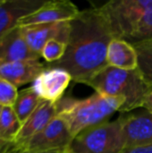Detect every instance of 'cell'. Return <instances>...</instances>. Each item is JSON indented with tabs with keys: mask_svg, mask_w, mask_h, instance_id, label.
Masks as SVG:
<instances>
[{
	"mask_svg": "<svg viewBox=\"0 0 152 153\" xmlns=\"http://www.w3.org/2000/svg\"><path fill=\"white\" fill-rule=\"evenodd\" d=\"M95 92L125 100L121 112H130L142 108L143 100L152 88L142 77L139 69L122 70L108 65L88 83Z\"/></svg>",
	"mask_w": 152,
	"mask_h": 153,
	"instance_id": "obj_3",
	"label": "cell"
},
{
	"mask_svg": "<svg viewBox=\"0 0 152 153\" xmlns=\"http://www.w3.org/2000/svg\"><path fill=\"white\" fill-rule=\"evenodd\" d=\"M44 3L41 0H0V37Z\"/></svg>",
	"mask_w": 152,
	"mask_h": 153,
	"instance_id": "obj_14",
	"label": "cell"
},
{
	"mask_svg": "<svg viewBox=\"0 0 152 153\" xmlns=\"http://www.w3.org/2000/svg\"><path fill=\"white\" fill-rule=\"evenodd\" d=\"M18 95L17 88L10 82L0 79V105L13 107Z\"/></svg>",
	"mask_w": 152,
	"mask_h": 153,
	"instance_id": "obj_21",
	"label": "cell"
},
{
	"mask_svg": "<svg viewBox=\"0 0 152 153\" xmlns=\"http://www.w3.org/2000/svg\"><path fill=\"white\" fill-rule=\"evenodd\" d=\"M41 101L42 100L33 91L31 87L18 91L17 98L12 108L22 125L34 112Z\"/></svg>",
	"mask_w": 152,
	"mask_h": 153,
	"instance_id": "obj_16",
	"label": "cell"
},
{
	"mask_svg": "<svg viewBox=\"0 0 152 153\" xmlns=\"http://www.w3.org/2000/svg\"><path fill=\"white\" fill-rule=\"evenodd\" d=\"M115 39L99 7L81 11L70 22V34L64 56L50 66L66 70L73 81L86 84L107 67V52Z\"/></svg>",
	"mask_w": 152,
	"mask_h": 153,
	"instance_id": "obj_1",
	"label": "cell"
},
{
	"mask_svg": "<svg viewBox=\"0 0 152 153\" xmlns=\"http://www.w3.org/2000/svg\"><path fill=\"white\" fill-rule=\"evenodd\" d=\"M152 39V5L142 17L136 29L132 34L129 43L132 45Z\"/></svg>",
	"mask_w": 152,
	"mask_h": 153,
	"instance_id": "obj_19",
	"label": "cell"
},
{
	"mask_svg": "<svg viewBox=\"0 0 152 153\" xmlns=\"http://www.w3.org/2000/svg\"><path fill=\"white\" fill-rule=\"evenodd\" d=\"M125 149L152 143V113L145 111L127 117L121 116Z\"/></svg>",
	"mask_w": 152,
	"mask_h": 153,
	"instance_id": "obj_11",
	"label": "cell"
},
{
	"mask_svg": "<svg viewBox=\"0 0 152 153\" xmlns=\"http://www.w3.org/2000/svg\"><path fill=\"white\" fill-rule=\"evenodd\" d=\"M142 108H144L146 111L152 113V89L145 97Z\"/></svg>",
	"mask_w": 152,
	"mask_h": 153,
	"instance_id": "obj_24",
	"label": "cell"
},
{
	"mask_svg": "<svg viewBox=\"0 0 152 153\" xmlns=\"http://www.w3.org/2000/svg\"><path fill=\"white\" fill-rule=\"evenodd\" d=\"M56 116V103L42 100L34 112L26 119L24 123H22L13 145L15 147L22 146L30 138L43 130Z\"/></svg>",
	"mask_w": 152,
	"mask_h": 153,
	"instance_id": "obj_12",
	"label": "cell"
},
{
	"mask_svg": "<svg viewBox=\"0 0 152 153\" xmlns=\"http://www.w3.org/2000/svg\"><path fill=\"white\" fill-rule=\"evenodd\" d=\"M125 100L95 92L86 99L64 96L56 105V116L67 124L75 137L81 132L108 121L115 112L120 111Z\"/></svg>",
	"mask_w": 152,
	"mask_h": 153,
	"instance_id": "obj_2",
	"label": "cell"
},
{
	"mask_svg": "<svg viewBox=\"0 0 152 153\" xmlns=\"http://www.w3.org/2000/svg\"><path fill=\"white\" fill-rule=\"evenodd\" d=\"M152 0H111L99 9L108 22L115 39L129 41Z\"/></svg>",
	"mask_w": 152,
	"mask_h": 153,
	"instance_id": "obj_5",
	"label": "cell"
},
{
	"mask_svg": "<svg viewBox=\"0 0 152 153\" xmlns=\"http://www.w3.org/2000/svg\"><path fill=\"white\" fill-rule=\"evenodd\" d=\"M122 121H106L91 126L73 137L68 153H121L125 149Z\"/></svg>",
	"mask_w": 152,
	"mask_h": 153,
	"instance_id": "obj_4",
	"label": "cell"
},
{
	"mask_svg": "<svg viewBox=\"0 0 152 153\" xmlns=\"http://www.w3.org/2000/svg\"><path fill=\"white\" fill-rule=\"evenodd\" d=\"M22 35L29 47L40 55L43 47L51 39H57L67 44L70 34V22L42 23L21 27Z\"/></svg>",
	"mask_w": 152,
	"mask_h": 153,
	"instance_id": "obj_9",
	"label": "cell"
},
{
	"mask_svg": "<svg viewBox=\"0 0 152 153\" xmlns=\"http://www.w3.org/2000/svg\"><path fill=\"white\" fill-rule=\"evenodd\" d=\"M121 153H152V143L147 145H140L125 148Z\"/></svg>",
	"mask_w": 152,
	"mask_h": 153,
	"instance_id": "obj_22",
	"label": "cell"
},
{
	"mask_svg": "<svg viewBox=\"0 0 152 153\" xmlns=\"http://www.w3.org/2000/svg\"><path fill=\"white\" fill-rule=\"evenodd\" d=\"M27 44L20 26H15L0 37V64L23 60H39Z\"/></svg>",
	"mask_w": 152,
	"mask_h": 153,
	"instance_id": "obj_10",
	"label": "cell"
},
{
	"mask_svg": "<svg viewBox=\"0 0 152 153\" xmlns=\"http://www.w3.org/2000/svg\"><path fill=\"white\" fill-rule=\"evenodd\" d=\"M22 123L12 107H3L0 114V139L13 143Z\"/></svg>",
	"mask_w": 152,
	"mask_h": 153,
	"instance_id": "obj_17",
	"label": "cell"
},
{
	"mask_svg": "<svg viewBox=\"0 0 152 153\" xmlns=\"http://www.w3.org/2000/svg\"><path fill=\"white\" fill-rule=\"evenodd\" d=\"M72 81V75L66 70L47 66L32 82L30 87L42 100L56 103L64 97Z\"/></svg>",
	"mask_w": 152,
	"mask_h": 153,
	"instance_id": "obj_8",
	"label": "cell"
},
{
	"mask_svg": "<svg viewBox=\"0 0 152 153\" xmlns=\"http://www.w3.org/2000/svg\"><path fill=\"white\" fill-rule=\"evenodd\" d=\"M13 143L4 142V140L0 139V153H7L9 149L11 148Z\"/></svg>",
	"mask_w": 152,
	"mask_h": 153,
	"instance_id": "obj_25",
	"label": "cell"
},
{
	"mask_svg": "<svg viewBox=\"0 0 152 153\" xmlns=\"http://www.w3.org/2000/svg\"><path fill=\"white\" fill-rule=\"evenodd\" d=\"M108 65L122 70L138 69V54L133 45L121 39H113L108 48Z\"/></svg>",
	"mask_w": 152,
	"mask_h": 153,
	"instance_id": "obj_15",
	"label": "cell"
},
{
	"mask_svg": "<svg viewBox=\"0 0 152 153\" xmlns=\"http://www.w3.org/2000/svg\"><path fill=\"white\" fill-rule=\"evenodd\" d=\"M138 54V69L152 88V39L133 45Z\"/></svg>",
	"mask_w": 152,
	"mask_h": 153,
	"instance_id": "obj_18",
	"label": "cell"
},
{
	"mask_svg": "<svg viewBox=\"0 0 152 153\" xmlns=\"http://www.w3.org/2000/svg\"><path fill=\"white\" fill-rule=\"evenodd\" d=\"M47 68L39 60H23L0 64V79L16 88L32 82Z\"/></svg>",
	"mask_w": 152,
	"mask_h": 153,
	"instance_id": "obj_13",
	"label": "cell"
},
{
	"mask_svg": "<svg viewBox=\"0 0 152 153\" xmlns=\"http://www.w3.org/2000/svg\"><path fill=\"white\" fill-rule=\"evenodd\" d=\"M73 139V136L65 121L56 116L43 130L22 146L16 148L34 152L65 151Z\"/></svg>",
	"mask_w": 152,
	"mask_h": 153,
	"instance_id": "obj_6",
	"label": "cell"
},
{
	"mask_svg": "<svg viewBox=\"0 0 152 153\" xmlns=\"http://www.w3.org/2000/svg\"><path fill=\"white\" fill-rule=\"evenodd\" d=\"M7 153H68L67 150L65 151H50V152H34V151H28V150H24V149H19L16 148L13 143L12 144L11 148L9 149V151Z\"/></svg>",
	"mask_w": 152,
	"mask_h": 153,
	"instance_id": "obj_23",
	"label": "cell"
},
{
	"mask_svg": "<svg viewBox=\"0 0 152 153\" xmlns=\"http://www.w3.org/2000/svg\"><path fill=\"white\" fill-rule=\"evenodd\" d=\"M66 48V43L57 39H51L43 47L40 52V56L43 57L47 63H56L64 56Z\"/></svg>",
	"mask_w": 152,
	"mask_h": 153,
	"instance_id": "obj_20",
	"label": "cell"
},
{
	"mask_svg": "<svg viewBox=\"0 0 152 153\" xmlns=\"http://www.w3.org/2000/svg\"><path fill=\"white\" fill-rule=\"evenodd\" d=\"M2 108H3V106L0 105V114H1V111H2Z\"/></svg>",
	"mask_w": 152,
	"mask_h": 153,
	"instance_id": "obj_26",
	"label": "cell"
},
{
	"mask_svg": "<svg viewBox=\"0 0 152 153\" xmlns=\"http://www.w3.org/2000/svg\"><path fill=\"white\" fill-rule=\"evenodd\" d=\"M80 12L77 5L68 0L45 1L39 9L20 19L17 26L71 22L78 16Z\"/></svg>",
	"mask_w": 152,
	"mask_h": 153,
	"instance_id": "obj_7",
	"label": "cell"
}]
</instances>
